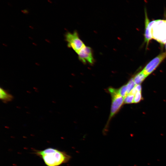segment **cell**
I'll return each mask as SVG.
<instances>
[{"instance_id":"obj_1","label":"cell","mask_w":166,"mask_h":166,"mask_svg":"<svg viewBox=\"0 0 166 166\" xmlns=\"http://www.w3.org/2000/svg\"><path fill=\"white\" fill-rule=\"evenodd\" d=\"M34 152L47 166H59L68 162L71 158L65 152L52 148L42 150H34Z\"/></svg>"},{"instance_id":"obj_2","label":"cell","mask_w":166,"mask_h":166,"mask_svg":"<svg viewBox=\"0 0 166 166\" xmlns=\"http://www.w3.org/2000/svg\"><path fill=\"white\" fill-rule=\"evenodd\" d=\"M112 98L110 113L105 128L108 127L111 119L119 111L124 102V98L118 93V90L114 88H108Z\"/></svg>"},{"instance_id":"obj_3","label":"cell","mask_w":166,"mask_h":166,"mask_svg":"<svg viewBox=\"0 0 166 166\" xmlns=\"http://www.w3.org/2000/svg\"><path fill=\"white\" fill-rule=\"evenodd\" d=\"M65 37L68 46L72 48L77 53L85 46L76 31L72 33H67Z\"/></svg>"},{"instance_id":"obj_4","label":"cell","mask_w":166,"mask_h":166,"mask_svg":"<svg viewBox=\"0 0 166 166\" xmlns=\"http://www.w3.org/2000/svg\"><path fill=\"white\" fill-rule=\"evenodd\" d=\"M166 58V51L161 53L149 62L142 70L147 76L152 73Z\"/></svg>"},{"instance_id":"obj_5","label":"cell","mask_w":166,"mask_h":166,"mask_svg":"<svg viewBox=\"0 0 166 166\" xmlns=\"http://www.w3.org/2000/svg\"><path fill=\"white\" fill-rule=\"evenodd\" d=\"M79 60L84 63H88L93 64L94 58L91 48L86 46L84 47L77 53Z\"/></svg>"},{"instance_id":"obj_6","label":"cell","mask_w":166,"mask_h":166,"mask_svg":"<svg viewBox=\"0 0 166 166\" xmlns=\"http://www.w3.org/2000/svg\"><path fill=\"white\" fill-rule=\"evenodd\" d=\"M145 14V32L144 34V42L148 46L149 42L153 37L152 33V22L150 21L148 16L147 13L146 9H144Z\"/></svg>"},{"instance_id":"obj_7","label":"cell","mask_w":166,"mask_h":166,"mask_svg":"<svg viewBox=\"0 0 166 166\" xmlns=\"http://www.w3.org/2000/svg\"><path fill=\"white\" fill-rule=\"evenodd\" d=\"M0 98L2 102L6 103L12 101L13 98V97L6 90L1 87Z\"/></svg>"},{"instance_id":"obj_8","label":"cell","mask_w":166,"mask_h":166,"mask_svg":"<svg viewBox=\"0 0 166 166\" xmlns=\"http://www.w3.org/2000/svg\"><path fill=\"white\" fill-rule=\"evenodd\" d=\"M147 76L142 70L137 73L133 79L136 85H140Z\"/></svg>"},{"instance_id":"obj_9","label":"cell","mask_w":166,"mask_h":166,"mask_svg":"<svg viewBox=\"0 0 166 166\" xmlns=\"http://www.w3.org/2000/svg\"><path fill=\"white\" fill-rule=\"evenodd\" d=\"M136 85V84L133 80V78H131L126 84L127 94L130 93Z\"/></svg>"},{"instance_id":"obj_10","label":"cell","mask_w":166,"mask_h":166,"mask_svg":"<svg viewBox=\"0 0 166 166\" xmlns=\"http://www.w3.org/2000/svg\"><path fill=\"white\" fill-rule=\"evenodd\" d=\"M117 90L119 94L124 98L127 95L126 85H123Z\"/></svg>"},{"instance_id":"obj_11","label":"cell","mask_w":166,"mask_h":166,"mask_svg":"<svg viewBox=\"0 0 166 166\" xmlns=\"http://www.w3.org/2000/svg\"><path fill=\"white\" fill-rule=\"evenodd\" d=\"M134 96V95L130 93L127 94L124 98V102L126 104L133 103Z\"/></svg>"},{"instance_id":"obj_12","label":"cell","mask_w":166,"mask_h":166,"mask_svg":"<svg viewBox=\"0 0 166 166\" xmlns=\"http://www.w3.org/2000/svg\"><path fill=\"white\" fill-rule=\"evenodd\" d=\"M142 99L141 92H137L134 95L133 102L136 103L139 102Z\"/></svg>"},{"instance_id":"obj_13","label":"cell","mask_w":166,"mask_h":166,"mask_svg":"<svg viewBox=\"0 0 166 166\" xmlns=\"http://www.w3.org/2000/svg\"><path fill=\"white\" fill-rule=\"evenodd\" d=\"M137 92H141V87L140 85H136L134 87Z\"/></svg>"},{"instance_id":"obj_14","label":"cell","mask_w":166,"mask_h":166,"mask_svg":"<svg viewBox=\"0 0 166 166\" xmlns=\"http://www.w3.org/2000/svg\"><path fill=\"white\" fill-rule=\"evenodd\" d=\"M21 11L24 14H28L29 13V11L27 9H24L23 10H22Z\"/></svg>"},{"instance_id":"obj_15","label":"cell","mask_w":166,"mask_h":166,"mask_svg":"<svg viewBox=\"0 0 166 166\" xmlns=\"http://www.w3.org/2000/svg\"><path fill=\"white\" fill-rule=\"evenodd\" d=\"M47 1H48V2H49L50 3H52V2L50 0H48Z\"/></svg>"},{"instance_id":"obj_16","label":"cell","mask_w":166,"mask_h":166,"mask_svg":"<svg viewBox=\"0 0 166 166\" xmlns=\"http://www.w3.org/2000/svg\"><path fill=\"white\" fill-rule=\"evenodd\" d=\"M164 46H165V49L166 50V42L164 43Z\"/></svg>"},{"instance_id":"obj_17","label":"cell","mask_w":166,"mask_h":166,"mask_svg":"<svg viewBox=\"0 0 166 166\" xmlns=\"http://www.w3.org/2000/svg\"><path fill=\"white\" fill-rule=\"evenodd\" d=\"M8 3V5H9V6H11V5H10V3Z\"/></svg>"}]
</instances>
